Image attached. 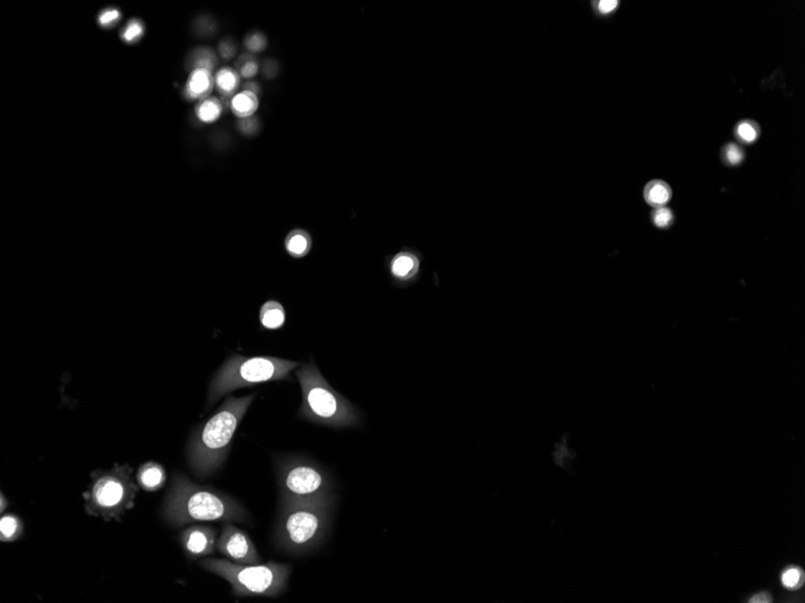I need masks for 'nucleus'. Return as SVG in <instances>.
Listing matches in <instances>:
<instances>
[{
    "label": "nucleus",
    "instance_id": "obj_10",
    "mask_svg": "<svg viewBox=\"0 0 805 603\" xmlns=\"http://www.w3.org/2000/svg\"><path fill=\"white\" fill-rule=\"evenodd\" d=\"M216 530L205 525H191L180 534V545L188 559H198L215 553Z\"/></svg>",
    "mask_w": 805,
    "mask_h": 603
},
{
    "label": "nucleus",
    "instance_id": "obj_14",
    "mask_svg": "<svg viewBox=\"0 0 805 603\" xmlns=\"http://www.w3.org/2000/svg\"><path fill=\"white\" fill-rule=\"evenodd\" d=\"M260 322L262 327L268 330H277L282 328L286 322V312L284 306L275 300L267 301L260 311Z\"/></svg>",
    "mask_w": 805,
    "mask_h": 603
},
{
    "label": "nucleus",
    "instance_id": "obj_7",
    "mask_svg": "<svg viewBox=\"0 0 805 603\" xmlns=\"http://www.w3.org/2000/svg\"><path fill=\"white\" fill-rule=\"evenodd\" d=\"M89 490L84 493V510L91 517H100L106 521H121L132 510L138 495L139 486L133 480V469L115 465L110 470L91 473Z\"/></svg>",
    "mask_w": 805,
    "mask_h": 603
},
{
    "label": "nucleus",
    "instance_id": "obj_23",
    "mask_svg": "<svg viewBox=\"0 0 805 603\" xmlns=\"http://www.w3.org/2000/svg\"><path fill=\"white\" fill-rule=\"evenodd\" d=\"M722 159L726 164L736 167L739 165L744 159V151L736 143H728L722 150Z\"/></svg>",
    "mask_w": 805,
    "mask_h": 603
},
{
    "label": "nucleus",
    "instance_id": "obj_21",
    "mask_svg": "<svg viewBox=\"0 0 805 603\" xmlns=\"http://www.w3.org/2000/svg\"><path fill=\"white\" fill-rule=\"evenodd\" d=\"M192 69H205L212 71L216 65V57L212 49H198L191 56Z\"/></svg>",
    "mask_w": 805,
    "mask_h": 603
},
{
    "label": "nucleus",
    "instance_id": "obj_28",
    "mask_svg": "<svg viewBox=\"0 0 805 603\" xmlns=\"http://www.w3.org/2000/svg\"><path fill=\"white\" fill-rule=\"evenodd\" d=\"M245 46L251 52H260L267 46V40L260 33H255L246 39Z\"/></svg>",
    "mask_w": 805,
    "mask_h": 603
},
{
    "label": "nucleus",
    "instance_id": "obj_5",
    "mask_svg": "<svg viewBox=\"0 0 805 603\" xmlns=\"http://www.w3.org/2000/svg\"><path fill=\"white\" fill-rule=\"evenodd\" d=\"M299 364L276 357L233 355L222 365L212 378L207 395V406L240 388L260 383L290 381L291 373Z\"/></svg>",
    "mask_w": 805,
    "mask_h": 603
},
{
    "label": "nucleus",
    "instance_id": "obj_20",
    "mask_svg": "<svg viewBox=\"0 0 805 603\" xmlns=\"http://www.w3.org/2000/svg\"><path fill=\"white\" fill-rule=\"evenodd\" d=\"M222 113H223V108H222L221 102L216 98L204 99L196 106V117L201 122L207 123V124L216 122L217 119L221 117Z\"/></svg>",
    "mask_w": 805,
    "mask_h": 603
},
{
    "label": "nucleus",
    "instance_id": "obj_8",
    "mask_svg": "<svg viewBox=\"0 0 805 603\" xmlns=\"http://www.w3.org/2000/svg\"><path fill=\"white\" fill-rule=\"evenodd\" d=\"M281 500H309L330 495L332 481L321 466L300 458L279 462Z\"/></svg>",
    "mask_w": 805,
    "mask_h": 603
},
{
    "label": "nucleus",
    "instance_id": "obj_4",
    "mask_svg": "<svg viewBox=\"0 0 805 603\" xmlns=\"http://www.w3.org/2000/svg\"><path fill=\"white\" fill-rule=\"evenodd\" d=\"M302 389L299 416L326 427H354L363 423L359 408L329 386L314 364H305L295 371Z\"/></svg>",
    "mask_w": 805,
    "mask_h": 603
},
{
    "label": "nucleus",
    "instance_id": "obj_32",
    "mask_svg": "<svg viewBox=\"0 0 805 603\" xmlns=\"http://www.w3.org/2000/svg\"><path fill=\"white\" fill-rule=\"evenodd\" d=\"M218 49H220V54H221L222 57L226 59L231 58L234 56V54H236V47H234V45L231 44V41H223L220 45Z\"/></svg>",
    "mask_w": 805,
    "mask_h": 603
},
{
    "label": "nucleus",
    "instance_id": "obj_1",
    "mask_svg": "<svg viewBox=\"0 0 805 603\" xmlns=\"http://www.w3.org/2000/svg\"><path fill=\"white\" fill-rule=\"evenodd\" d=\"M163 517L170 526L179 528L209 521L244 523L249 515L231 496L196 484L185 475L177 473L164 500Z\"/></svg>",
    "mask_w": 805,
    "mask_h": 603
},
{
    "label": "nucleus",
    "instance_id": "obj_31",
    "mask_svg": "<svg viewBox=\"0 0 805 603\" xmlns=\"http://www.w3.org/2000/svg\"><path fill=\"white\" fill-rule=\"evenodd\" d=\"M617 5H619V1H616V0H602V1L597 3V9L600 14L605 15V14L613 12L617 8Z\"/></svg>",
    "mask_w": 805,
    "mask_h": 603
},
{
    "label": "nucleus",
    "instance_id": "obj_29",
    "mask_svg": "<svg viewBox=\"0 0 805 603\" xmlns=\"http://www.w3.org/2000/svg\"><path fill=\"white\" fill-rule=\"evenodd\" d=\"M118 20H120V12L115 9L105 10L102 12V15L99 16V23L103 27H110V25H115Z\"/></svg>",
    "mask_w": 805,
    "mask_h": 603
},
{
    "label": "nucleus",
    "instance_id": "obj_34",
    "mask_svg": "<svg viewBox=\"0 0 805 603\" xmlns=\"http://www.w3.org/2000/svg\"><path fill=\"white\" fill-rule=\"evenodd\" d=\"M0 501H1V510H1V513H4V510H5V507L8 505H6L5 495H4V494H3V493H1V495H0Z\"/></svg>",
    "mask_w": 805,
    "mask_h": 603
},
{
    "label": "nucleus",
    "instance_id": "obj_17",
    "mask_svg": "<svg viewBox=\"0 0 805 603\" xmlns=\"http://www.w3.org/2000/svg\"><path fill=\"white\" fill-rule=\"evenodd\" d=\"M23 530L25 526L20 517L12 513H3L0 519V541L3 543H11L20 540Z\"/></svg>",
    "mask_w": 805,
    "mask_h": 603
},
{
    "label": "nucleus",
    "instance_id": "obj_18",
    "mask_svg": "<svg viewBox=\"0 0 805 603\" xmlns=\"http://www.w3.org/2000/svg\"><path fill=\"white\" fill-rule=\"evenodd\" d=\"M644 196L648 205L655 207L664 206L668 201L670 200L672 189L666 182L655 180L646 185L644 189Z\"/></svg>",
    "mask_w": 805,
    "mask_h": 603
},
{
    "label": "nucleus",
    "instance_id": "obj_9",
    "mask_svg": "<svg viewBox=\"0 0 805 603\" xmlns=\"http://www.w3.org/2000/svg\"><path fill=\"white\" fill-rule=\"evenodd\" d=\"M216 549L220 554L226 556L236 564L252 565L260 564L258 550L256 549L253 542L250 536L245 531L236 528V525L227 521L223 523L221 534L217 539Z\"/></svg>",
    "mask_w": 805,
    "mask_h": 603
},
{
    "label": "nucleus",
    "instance_id": "obj_30",
    "mask_svg": "<svg viewBox=\"0 0 805 603\" xmlns=\"http://www.w3.org/2000/svg\"><path fill=\"white\" fill-rule=\"evenodd\" d=\"M260 128V122L257 121V118H244L240 123H239V129L240 132H244L246 135H251L253 132H257Z\"/></svg>",
    "mask_w": 805,
    "mask_h": 603
},
{
    "label": "nucleus",
    "instance_id": "obj_15",
    "mask_svg": "<svg viewBox=\"0 0 805 603\" xmlns=\"http://www.w3.org/2000/svg\"><path fill=\"white\" fill-rule=\"evenodd\" d=\"M258 106H260L258 97L256 95L255 92L247 91V89L242 91L240 93L236 94L231 102V111L236 117L241 118V119L252 117Z\"/></svg>",
    "mask_w": 805,
    "mask_h": 603
},
{
    "label": "nucleus",
    "instance_id": "obj_12",
    "mask_svg": "<svg viewBox=\"0 0 805 603\" xmlns=\"http://www.w3.org/2000/svg\"><path fill=\"white\" fill-rule=\"evenodd\" d=\"M215 84V79L212 78V71L205 69L192 70L190 78L187 80L185 94L188 99H204L212 93Z\"/></svg>",
    "mask_w": 805,
    "mask_h": 603
},
{
    "label": "nucleus",
    "instance_id": "obj_16",
    "mask_svg": "<svg viewBox=\"0 0 805 603\" xmlns=\"http://www.w3.org/2000/svg\"><path fill=\"white\" fill-rule=\"evenodd\" d=\"M311 245H313V241H311L309 233L300 230V229L291 231L286 237V250L288 252V255L295 257V258H303L308 255L311 250Z\"/></svg>",
    "mask_w": 805,
    "mask_h": 603
},
{
    "label": "nucleus",
    "instance_id": "obj_6",
    "mask_svg": "<svg viewBox=\"0 0 805 603\" xmlns=\"http://www.w3.org/2000/svg\"><path fill=\"white\" fill-rule=\"evenodd\" d=\"M201 566L207 572L226 579L238 598H277L285 591L291 574L288 565L275 561L241 565L228 559H204Z\"/></svg>",
    "mask_w": 805,
    "mask_h": 603
},
{
    "label": "nucleus",
    "instance_id": "obj_24",
    "mask_svg": "<svg viewBox=\"0 0 805 603\" xmlns=\"http://www.w3.org/2000/svg\"><path fill=\"white\" fill-rule=\"evenodd\" d=\"M803 572L797 567H790L786 569L785 572L781 576V582L785 585L786 588L797 589L800 588V585L803 584Z\"/></svg>",
    "mask_w": 805,
    "mask_h": 603
},
{
    "label": "nucleus",
    "instance_id": "obj_33",
    "mask_svg": "<svg viewBox=\"0 0 805 603\" xmlns=\"http://www.w3.org/2000/svg\"><path fill=\"white\" fill-rule=\"evenodd\" d=\"M750 602L752 603H767L771 602V598L769 593H757L753 598H750Z\"/></svg>",
    "mask_w": 805,
    "mask_h": 603
},
{
    "label": "nucleus",
    "instance_id": "obj_2",
    "mask_svg": "<svg viewBox=\"0 0 805 603\" xmlns=\"http://www.w3.org/2000/svg\"><path fill=\"white\" fill-rule=\"evenodd\" d=\"M253 399L255 395L228 397L217 412L193 432L187 447V461L196 476L207 478L221 467Z\"/></svg>",
    "mask_w": 805,
    "mask_h": 603
},
{
    "label": "nucleus",
    "instance_id": "obj_13",
    "mask_svg": "<svg viewBox=\"0 0 805 603\" xmlns=\"http://www.w3.org/2000/svg\"><path fill=\"white\" fill-rule=\"evenodd\" d=\"M137 481L144 490L157 491L166 484L167 473L162 465L148 461L139 467Z\"/></svg>",
    "mask_w": 805,
    "mask_h": 603
},
{
    "label": "nucleus",
    "instance_id": "obj_25",
    "mask_svg": "<svg viewBox=\"0 0 805 603\" xmlns=\"http://www.w3.org/2000/svg\"><path fill=\"white\" fill-rule=\"evenodd\" d=\"M144 34V25L139 20H132L123 30L122 38L126 43H135Z\"/></svg>",
    "mask_w": 805,
    "mask_h": 603
},
{
    "label": "nucleus",
    "instance_id": "obj_27",
    "mask_svg": "<svg viewBox=\"0 0 805 603\" xmlns=\"http://www.w3.org/2000/svg\"><path fill=\"white\" fill-rule=\"evenodd\" d=\"M258 69H260V67H258V63L256 62L255 59L246 58L240 64L239 73L245 79H252L253 76L258 74Z\"/></svg>",
    "mask_w": 805,
    "mask_h": 603
},
{
    "label": "nucleus",
    "instance_id": "obj_11",
    "mask_svg": "<svg viewBox=\"0 0 805 603\" xmlns=\"http://www.w3.org/2000/svg\"><path fill=\"white\" fill-rule=\"evenodd\" d=\"M421 260L418 255L408 250L399 252L389 261V274L398 285H411L418 280Z\"/></svg>",
    "mask_w": 805,
    "mask_h": 603
},
{
    "label": "nucleus",
    "instance_id": "obj_22",
    "mask_svg": "<svg viewBox=\"0 0 805 603\" xmlns=\"http://www.w3.org/2000/svg\"><path fill=\"white\" fill-rule=\"evenodd\" d=\"M761 134L760 126L752 119H744L736 127V137L742 143H755Z\"/></svg>",
    "mask_w": 805,
    "mask_h": 603
},
{
    "label": "nucleus",
    "instance_id": "obj_3",
    "mask_svg": "<svg viewBox=\"0 0 805 603\" xmlns=\"http://www.w3.org/2000/svg\"><path fill=\"white\" fill-rule=\"evenodd\" d=\"M332 510V495L309 500H281L274 530L276 545L291 554L314 550L328 534Z\"/></svg>",
    "mask_w": 805,
    "mask_h": 603
},
{
    "label": "nucleus",
    "instance_id": "obj_19",
    "mask_svg": "<svg viewBox=\"0 0 805 603\" xmlns=\"http://www.w3.org/2000/svg\"><path fill=\"white\" fill-rule=\"evenodd\" d=\"M240 84V76L236 70L231 68H223L217 71L215 76V84L223 95H231L236 92Z\"/></svg>",
    "mask_w": 805,
    "mask_h": 603
},
{
    "label": "nucleus",
    "instance_id": "obj_26",
    "mask_svg": "<svg viewBox=\"0 0 805 603\" xmlns=\"http://www.w3.org/2000/svg\"><path fill=\"white\" fill-rule=\"evenodd\" d=\"M674 221L673 212L668 207H656L653 212V222L658 228H668Z\"/></svg>",
    "mask_w": 805,
    "mask_h": 603
}]
</instances>
